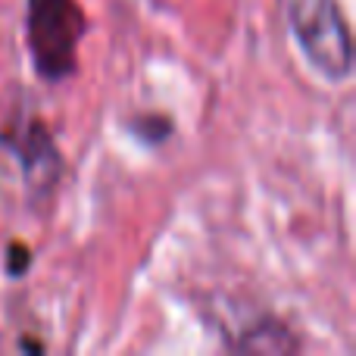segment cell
<instances>
[{"instance_id": "3", "label": "cell", "mask_w": 356, "mask_h": 356, "mask_svg": "<svg viewBox=\"0 0 356 356\" xmlns=\"http://www.w3.org/2000/svg\"><path fill=\"white\" fill-rule=\"evenodd\" d=\"M3 144L16 154L31 197H47L56 188V178H60V154H56V144L50 138L47 125L41 119H29L19 129V135L3 131Z\"/></svg>"}, {"instance_id": "1", "label": "cell", "mask_w": 356, "mask_h": 356, "mask_svg": "<svg viewBox=\"0 0 356 356\" xmlns=\"http://www.w3.org/2000/svg\"><path fill=\"white\" fill-rule=\"evenodd\" d=\"M85 35V13L79 0H29L25 41L44 81H63L79 69V41Z\"/></svg>"}, {"instance_id": "2", "label": "cell", "mask_w": 356, "mask_h": 356, "mask_svg": "<svg viewBox=\"0 0 356 356\" xmlns=\"http://www.w3.org/2000/svg\"><path fill=\"white\" fill-rule=\"evenodd\" d=\"M288 22L309 66L328 81H347L353 72V41L338 0H284Z\"/></svg>"}, {"instance_id": "6", "label": "cell", "mask_w": 356, "mask_h": 356, "mask_svg": "<svg viewBox=\"0 0 356 356\" xmlns=\"http://www.w3.org/2000/svg\"><path fill=\"white\" fill-rule=\"evenodd\" d=\"M31 266V250L22 244V241H13L10 244V257H6V272L13 278H22Z\"/></svg>"}, {"instance_id": "4", "label": "cell", "mask_w": 356, "mask_h": 356, "mask_svg": "<svg viewBox=\"0 0 356 356\" xmlns=\"http://www.w3.org/2000/svg\"><path fill=\"white\" fill-rule=\"evenodd\" d=\"M232 347L238 353H294L300 350V341L278 319H263L259 325L247 328Z\"/></svg>"}, {"instance_id": "5", "label": "cell", "mask_w": 356, "mask_h": 356, "mask_svg": "<svg viewBox=\"0 0 356 356\" xmlns=\"http://www.w3.org/2000/svg\"><path fill=\"white\" fill-rule=\"evenodd\" d=\"M131 131H135L138 138H144L147 144H160L172 135V122L163 116H147V119H135V122H131Z\"/></svg>"}]
</instances>
